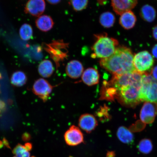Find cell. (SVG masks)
<instances>
[{
    "label": "cell",
    "instance_id": "cell-1",
    "mask_svg": "<svg viewBox=\"0 0 157 157\" xmlns=\"http://www.w3.org/2000/svg\"><path fill=\"white\" fill-rule=\"evenodd\" d=\"M134 56L130 48L117 47L109 57L101 59L100 66L114 75H119L136 71L133 65Z\"/></svg>",
    "mask_w": 157,
    "mask_h": 157
},
{
    "label": "cell",
    "instance_id": "cell-2",
    "mask_svg": "<svg viewBox=\"0 0 157 157\" xmlns=\"http://www.w3.org/2000/svg\"><path fill=\"white\" fill-rule=\"evenodd\" d=\"M95 42L91 49L94 58L101 59L109 57L115 52L119 45L117 39L108 36L106 33L94 35Z\"/></svg>",
    "mask_w": 157,
    "mask_h": 157
},
{
    "label": "cell",
    "instance_id": "cell-3",
    "mask_svg": "<svg viewBox=\"0 0 157 157\" xmlns=\"http://www.w3.org/2000/svg\"><path fill=\"white\" fill-rule=\"evenodd\" d=\"M139 99L141 101L149 102L157 105V81L151 75L147 73L142 74Z\"/></svg>",
    "mask_w": 157,
    "mask_h": 157
},
{
    "label": "cell",
    "instance_id": "cell-4",
    "mask_svg": "<svg viewBox=\"0 0 157 157\" xmlns=\"http://www.w3.org/2000/svg\"><path fill=\"white\" fill-rule=\"evenodd\" d=\"M140 87L134 84L125 86L117 92V98L126 105L134 107L141 102L139 99Z\"/></svg>",
    "mask_w": 157,
    "mask_h": 157
},
{
    "label": "cell",
    "instance_id": "cell-5",
    "mask_svg": "<svg viewBox=\"0 0 157 157\" xmlns=\"http://www.w3.org/2000/svg\"><path fill=\"white\" fill-rule=\"evenodd\" d=\"M68 45L63 40H56L52 41L50 44H43V47L58 64L67 58Z\"/></svg>",
    "mask_w": 157,
    "mask_h": 157
},
{
    "label": "cell",
    "instance_id": "cell-6",
    "mask_svg": "<svg viewBox=\"0 0 157 157\" xmlns=\"http://www.w3.org/2000/svg\"><path fill=\"white\" fill-rule=\"evenodd\" d=\"M133 62L135 70L143 74L151 69L154 63V59L148 51H143L135 55Z\"/></svg>",
    "mask_w": 157,
    "mask_h": 157
},
{
    "label": "cell",
    "instance_id": "cell-7",
    "mask_svg": "<svg viewBox=\"0 0 157 157\" xmlns=\"http://www.w3.org/2000/svg\"><path fill=\"white\" fill-rule=\"evenodd\" d=\"M52 86L47 81L43 78H40L35 81L33 87V91L43 101L48 100L52 93Z\"/></svg>",
    "mask_w": 157,
    "mask_h": 157
},
{
    "label": "cell",
    "instance_id": "cell-8",
    "mask_svg": "<svg viewBox=\"0 0 157 157\" xmlns=\"http://www.w3.org/2000/svg\"><path fill=\"white\" fill-rule=\"evenodd\" d=\"M64 138L66 144L69 146H76L84 142L83 133L78 127L74 125L66 131Z\"/></svg>",
    "mask_w": 157,
    "mask_h": 157
},
{
    "label": "cell",
    "instance_id": "cell-9",
    "mask_svg": "<svg viewBox=\"0 0 157 157\" xmlns=\"http://www.w3.org/2000/svg\"><path fill=\"white\" fill-rule=\"evenodd\" d=\"M157 114V105L156 104L146 102L141 110L140 117L141 121L146 124L154 122Z\"/></svg>",
    "mask_w": 157,
    "mask_h": 157
},
{
    "label": "cell",
    "instance_id": "cell-10",
    "mask_svg": "<svg viewBox=\"0 0 157 157\" xmlns=\"http://www.w3.org/2000/svg\"><path fill=\"white\" fill-rule=\"evenodd\" d=\"M46 9L44 0H29L25 5V13L34 17H38L44 12Z\"/></svg>",
    "mask_w": 157,
    "mask_h": 157
},
{
    "label": "cell",
    "instance_id": "cell-11",
    "mask_svg": "<svg viewBox=\"0 0 157 157\" xmlns=\"http://www.w3.org/2000/svg\"><path fill=\"white\" fill-rule=\"evenodd\" d=\"M138 0H111L112 6L117 14L121 15L131 10L136 6Z\"/></svg>",
    "mask_w": 157,
    "mask_h": 157
},
{
    "label": "cell",
    "instance_id": "cell-12",
    "mask_svg": "<svg viewBox=\"0 0 157 157\" xmlns=\"http://www.w3.org/2000/svg\"><path fill=\"white\" fill-rule=\"evenodd\" d=\"M78 125L87 133H91L98 125L97 119L94 116L89 113L82 115L78 120Z\"/></svg>",
    "mask_w": 157,
    "mask_h": 157
},
{
    "label": "cell",
    "instance_id": "cell-13",
    "mask_svg": "<svg viewBox=\"0 0 157 157\" xmlns=\"http://www.w3.org/2000/svg\"><path fill=\"white\" fill-rule=\"evenodd\" d=\"M83 64L79 61L72 60L68 63L66 67V72L68 76L71 78H78L83 72Z\"/></svg>",
    "mask_w": 157,
    "mask_h": 157
},
{
    "label": "cell",
    "instance_id": "cell-14",
    "mask_svg": "<svg viewBox=\"0 0 157 157\" xmlns=\"http://www.w3.org/2000/svg\"><path fill=\"white\" fill-rule=\"evenodd\" d=\"M100 75L98 71L93 68L87 69L82 75V80L88 86L96 85L99 82Z\"/></svg>",
    "mask_w": 157,
    "mask_h": 157
},
{
    "label": "cell",
    "instance_id": "cell-15",
    "mask_svg": "<svg viewBox=\"0 0 157 157\" xmlns=\"http://www.w3.org/2000/svg\"><path fill=\"white\" fill-rule=\"evenodd\" d=\"M136 21V16L130 10L125 12L121 15L119 22L124 29L128 30L135 26Z\"/></svg>",
    "mask_w": 157,
    "mask_h": 157
},
{
    "label": "cell",
    "instance_id": "cell-16",
    "mask_svg": "<svg viewBox=\"0 0 157 157\" xmlns=\"http://www.w3.org/2000/svg\"><path fill=\"white\" fill-rule=\"evenodd\" d=\"M35 24L39 30L46 32L53 28L54 22L50 16L44 15L38 17L35 21Z\"/></svg>",
    "mask_w": 157,
    "mask_h": 157
},
{
    "label": "cell",
    "instance_id": "cell-17",
    "mask_svg": "<svg viewBox=\"0 0 157 157\" xmlns=\"http://www.w3.org/2000/svg\"><path fill=\"white\" fill-rule=\"evenodd\" d=\"M140 15L143 20L147 22H152L156 18V12L152 6L146 5L141 8Z\"/></svg>",
    "mask_w": 157,
    "mask_h": 157
},
{
    "label": "cell",
    "instance_id": "cell-18",
    "mask_svg": "<svg viewBox=\"0 0 157 157\" xmlns=\"http://www.w3.org/2000/svg\"><path fill=\"white\" fill-rule=\"evenodd\" d=\"M38 71L39 74L43 77H50L54 71L53 65L50 60H43L39 65Z\"/></svg>",
    "mask_w": 157,
    "mask_h": 157
},
{
    "label": "cell",
    "instance_id": "cell-19",
    "mask_svg": "<svg viewBox=\"0 0 157 157\" xmlns=\"http://www.w3.org/2000/svg\"><path fill=\"white\" fill-rule=\"evenodd\" d=\"M117 136L120 141L125 144H129L132 143L134 138L131 131L124 126L119 128L117 132Z\"/></svg>",
    "mask_w": 157,
    "mask_h": 157
},
{
    "label": "cell",
    "instance_id": "cell-20",
    "mask_svg": "<svg viewBox=\"0 0 157 157\" xmlns=\"http://www.w3.org/2000/svg\"><path fill=\"white\" fill-rule=\"evenodd\" d=\"M10 80L13 85L15 87H20L26 83L27 77L24 72L18 71L13 72L12 75Z\"/></svg>",
    "mask_w": 157,
    "mask_h": 157
},
{
    "label": "cell",
    "instance_id": "cell-21",
    "mask_svg": "<svg viewBox=\"0 0 157 157\" xmlns=\"http://www.w3.org/2000/svg\"><path fill=\"white\" fill-rule=\"evenodd\" d=\"M115 21V15L110 12H105L103 13L99 17L100 24L105 28H109L112 27Z\"/></svg>",
    "mask_w": 157,
    "mask_h": 157
},
{
    "label": "cell",
    "instance_id": "cell-22",
    "mask_svg": "<svg viewBox=\"0 0 157 157\" xmlns=\"http://www.w3.org/2000/svg\"><path fill=\"white\" fill-rule=\"evenodd\" d=\"M33 29L30 25L27 23L21 25L19 30V35L23 40L28 41L33 38Z\"/></svg>",
    "mask_w": 157,
    "mask_h": 157
},
{
    "label": "cell",
    "instance_id": "cell-23",
    "mask_svg": "<svg viewBox=\"0 0 157 157\" xmlns=\"http://www.w3.org/2000/svg\"><path fill=\"white\" fill-rule=\"evenodd\" d=\"M138 148L139 151L143 154H148L152 150V143L150 139H143L139 143Z\"/></svg>",
    "mask_w": 157,
    "mask_h": 157
},
{
    "label": "cell",
    "instance_id": "cell-24",
    "mask_svg": "<svg viewBox=\"0 0 157 157\" xmlns=\"http://www.w3.org/2000/svg\"><path fill=\"white\" fill-rule=\"evenodd\" d=\"M88 0H70V4L76 11L83 10L87 7Z\"/></svg>",
    "mask_w": 157,
    "mask_h": 157
},
{
    "label": "cell",
    "instance_id": "cell-25",
    "mask_svg": "<svg viewBox=\"0 0 157 157\" xmlns=\"http://www.w3.org/2000/svg\"><path fill=\"white\" fill-rule=\"evenodd\" d=\"M13 153L15 155L14 157H30V153L26 150L24 146L20 144L15 147Z\"/></svg>",
    "mask_w": 157,
    "mask_h": 157
},
{
    "label": "cell",
    "instance_id": "cell-26",
    "mask_svg": "<svg viewBox=\"0 0 157 157\" xmlns=\"http://www.w3.org/2000/svg\"><path fill=\"white\" fill-rule=\"evenodd\" d=\"M31 138V135L28 133L25 132L23 133L22 135V139L23 140L25 141V142H27V141L30 140Z\"/></svg>",
    "mask_w": 157,
    "mask_h": 157
},
{
    "label": "cell",
    "instance_id": "cell-27",
    "mask_svg": "<svg viewBox=\"0 0 157 157\" xmlns=\"http://www.w3.org/2000/svg\"><path fill=\"white\" fill-rule=\"evenodd\" d=\"M6 108V105L5 102L0 99V114L5 110Z\"/></svg>",
    "mask_w": 157,
    "mask_h": 157
},
{
    "label": "cell",
    "instance_id": "cell-28",
    "mask_svg": "<svg viewBox=\"0 0 157 157\" xmlns=\"http://www.w3.org/2000/svg\"><path fill=\"white\" fill-rule=\"evenodd\" d=\"M151 74L152 77L157 81V65L152 69Z\"/></svg>",
    "mask_w": 157,
    "mask_h": 157
},
{
    "label": "cell",
    "instance_id": "cell-29",
    "mask_svg": "<svg viewBox=\"0 0 157 157\" xmlns=\"http://www.w3.org/2000/svg\"><path fill=\"white\" fill-rule=\"evenodd\" d=\"M152 53L153 56L157 59V44L155 45L152 48Z\"/></svg>",
    "mask_w": 157,
    "mask_h": 157
},
{
    "label": "cell",
    "instance_id": "cell-30",
    "mask_svg": "<svg viewBox=\"0 0 157 157\" xmlns=\"http://www.w3.org/2000/svg\"><path fill=\"white\" fill-rule=\"evenodd\" d=\"M25 147L26 150L28 151H30L32 150L33 148L32 144L30 143H25Z\"/></svg>",
    "mask_w": 157,
    "mask_h": 157
},
{
    "label": "cell",
    "instance_id": "cell-31",
    "mask_svg": "<svg viewBox=\"0 0 157 157\" xmlns=\"http://www.w3.org/2000/svg\"><path fill=\"white\" fill-rule=\"evenodd\" d=\"M152 35L154 38L157 41V25L153 29Z\"/></svg>",
    "mask_w": 157,
    "mask_h": 157
},
{
    "label": "cell",
    "instance_id": "cell-32",
    "mask_svg": "<svg viewBox=\"0 0 157 157\" xmlns=\"http://www.w3.org/2000/svg\"><path fill=\"white\" fill-rule=\"evenodd\" d=\"M3 143L4 145L7 148L10 149L11 147H10L9 143L6 139L5 138H4L3 140Z\"/></svg>",
    "mask_w": 157,
    "mask_h": 157
},
{
    "label": "cell",
    "instance_id": "cell-33",
    "mask_svg": "<svg viewBox=\"0 0 157 157\" xmlns=\"http://www.w3.org/2000/svg\"><path fill=\"white\" fill-rule=\"evenodd\" d=\"M115 153L113 151H109L107 152L106 154V157H115Z\"/></svg>",
    "mask_w": 157,
    "mask_h": 157
},
{
    "label": "cell",
    "instance_id": "cell-34",
    "mask_svg": "<svg viewBox=\"0 0 157 157\" xmlns=\"http://www.w3.org/2000/svg\"><path fill=\"white\" fill-rule=\"evenodd\" d=\"M49 3L52 5H56L59 3L61 0H47Z\"/></svg>",
    "mask_w": 157,
    "mask_h": 157
},
{
    "label": "cell",
    "instance_id": "cell-35",
    "mask_svg": "<svg viewBox=\"0 0 157 157\" xmlns=\"http://www.w3.org/2000/svg\"><path fill=\"white\" fill-rule=\"evenodd\" d=\"M98 2L101 5H105L107 3V0H98Z\"/></svg>",
    "mask_w": 157,
    "mask_h": 157
},
{
    "label": "cell",
    "instance_id": "cell-36",
    "mask_svg": "<svg viewBox=\"0 0 157 157\" xmlns=\"http://www.w3.org/2000/svg\"><path fill=\"white\" fill-rule=\"evenodd\" d=\"M4 146L3 142L0 140V149L2 148Z\"/></svg>",
    "mask_w": 157,
    "mask_h": 157
},
{
    "label": "cell",
    "instance_id": "cell-37",
    "mask_svg": "<svg viewBox=\"0 0 157 157\" xmlns=\"http://www.w3.org/2000/svg\"><path fill=\"white\" fill-rule=\"evenodd\" d=\"M2 78V76L1 73H0V79Z\"/></svg>",
    "mask_w": 157,
    "mask_h": 157
},
{
    "label": "cell",
    "instance_id": "cell-38",
    "mask_svg": "<svg viewBox=\"0 0 157 157\" xmlns=\"http://www.w3.org/2000/svg\"><path fill=\"white\" fill-rule=\"evenodd\" d=\"M35 157V156H32V157Z\"/></svg>",
    "mask_w": 157,
    "mask_h": 157
},
{
    "label": "cell",
    "instance_id": "cell-39",
    "mask_svg": "<svg viewBox=\"0 0 157 157\" xmlns=\"http://www.w3.org/2000/svg\"></svg>",
    "mask_w": 157,
    "mask_h": 157
}]
</instances>
